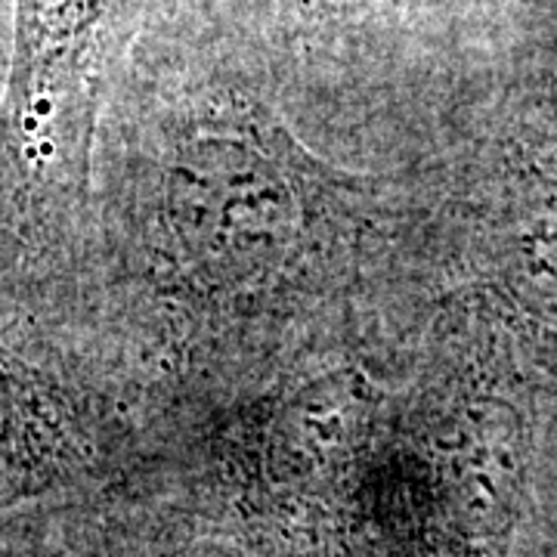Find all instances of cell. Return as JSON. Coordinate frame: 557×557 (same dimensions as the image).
I'll list each match as a JSON object with an SVG mask.
<instances>
[{"mask_svg":"<svg viewBox=\"0 0 557 557\" xmlns=\"http://www.w3.org/2000/svg\"><path fill=\"white\" fill-rule=\"evenodd\" d=\"M322 171L255 109L201 119L168 180L171 233L199 276L255 285L304 258Z\"/></svg>","mask_w":557,"mask_h":557,"instance_id":"obj_1","label":"cell"},{"mask_svg":"<svg viewBox=\"0 0 557 557\" xmlns=\"http://www.w3.org/2000/svg\"><path fill=\"white\" fill-rule=\"evenodd\" d=\"M119 0H16L3 143L38 180L87 171L102 44Z\"/></svg>","mask_w":557,"mask_h":557,"instance_id":"obj_2","label":"cell"},{"mask_svg":"<svg viewBox=\"0 0 557 557\" xmlns=\"http://www.w3.org/2000/svg\"><path fill=\"white\" fill-rule=\"evenodd\" d=\"M57 456L60 418L28 372L0 350V486L44 474Z\"/></svg>","mask_w":557,"mask_h":557,"instance_id":"obj_3","label":"cell"}]
</instances>
